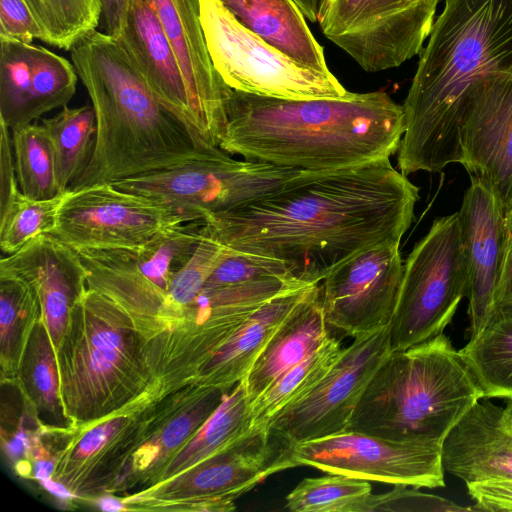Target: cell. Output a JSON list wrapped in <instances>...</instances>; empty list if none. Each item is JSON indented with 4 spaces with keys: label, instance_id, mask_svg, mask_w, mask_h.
<instances>
[{
    "label": "cell",
    "instance_id": "cell-22",
    "mask_svg": "<svg viewBox=\"0 0 512 512\" xmlns=\"http://www.w3.org/2000/svg\"><path fill=\"white\" fill-rule=\"evenodd\" d=\"M177 56L199 136L219 147L226 127L228 86L216 72L201 24L200 0H147Z\"/></svg>",
    "mask_w": 512,
    "mask_h": 512
},
{
    "label": "cell",
    "instance_id": "cell-33",
    "mask_svg": "<svg viewBox=\"0 0 512 512\" xmlns=\"http://www.w3.org/2000/svg\"><path fill=\"white\" fill-rule=\"evenodd\" d=\"M41 318L34 289L21 278L0 270L1 379L17 377L26 346Z\"/></svg>",
    "mask_w": 512,
    "mask_h": 512
},
{
    "label": "cell",
    "instance_id": "cell-13",
    "mask_svg": "<svg viewBox=\"0 0 512 512\" xmlns=\"http://www.w3.org/2000/svg\"><path fill=\"white\" fill-rule=\"evenodd\" d=\"M439 0H319L322 33L367 72L419 54Z\"/></svg>",
    "mask_w": 512,
    "mask_h": 512
},
{
    "label": "cell",
    "instance_id": "cell-42",
    "mask_svg": "<svg viewBox=\"0 0 512 512\" xmlns=\"http://www.w3.org/2000/svg\"><path fill=\"white\" fill-rule=\"evenodd\" d=\"M0 36L32 43L43 32L26 0H0Z\"/></svg>",
    "mask_w": 512,
    "mask_h": 512
},
{
    "label": "cell",
    "instance_id": "cell-25",
    "mask_svg": "<svg viewBox=\"0 0 512 512\" xmlns=\"http://www.w3.org/2000/svg\"><path fill=\"white\" fill-rule=\"evenodd\" d=\"M441 456L444 470L465 484L512 479V431L504 408L489 398L477 401L444 439Z\"/></svg>",
    "mask_w": 512,
    "mask_h": 512
},
{
    "label": "cell",
    "instance_id": "cell-34",
    "mask_svg": "<svg viewBox=\"0 0 512 512\" xmlns=\"http://www.w3.org/2000/svg\"><path fill=\"white\" fill-rule=\"evenodd\" d=\"M41 121L53 147L60 187L67 192L85 172L93 154L94 108L92 105L65 106L55 116Z\"/></svg>",
    "mask_w": 512,
    "mask_h": 512
},
{
    "label": "cell",
    "instance_id": "cell-24",
    "mask_svg": "<svg viewBox=\"0 0 512 512\" xmlns=\"http://www.w3.org/2000/svg\"><path fill=\"white\" fill-rule=\"evenodd\" d=\"M0 270L21 278L34 289L57 352L72 309L87 290V273L77 251L44 233L2 258Z\"/></svg>",
    "mask_w": 512,
    "mask_h": 512
},
{
    "label": "cell",
    "instance_id": "cell-46",
    "mask_svg": "<svg viewBox=\"0 0 512 512\" xmlns=\"http://www.w3.org/2000/svg\"><path fill=\"white\" fill-rule=\"evenodd\" d=\"M105 33L117 38L125 24L129 0H101Z\"/></svg>",
    "mask_w": 512,
    "mask_h": 512
},
{
    "label": "cell",
    "instance_id": "cell-23",
    "mask_svg": "<svg viewBox=\"0 0 512 512\" xmlns=\"http://www.w3.org/2000/svg\"><path fill=\"white\" fill-rule=\"evenodd\" d=\"M458 212L468 271L470 335L477 334L495 310L505 248L506 210L492 190L470 176Z\"/></svg>",
    "mask_w": 512,
    "mask_h": 512
},
{
    "label": "cell",
    "instance_id": "cell-1",
    "mask_svg": "<svg viewBox=\"0 0 512 512\" xmlns=\"http://www.w3.org/2000/svg\"><path fill=\"white\" fill-rule=\"evenodd\" d=\"M418 200L419 188L385 158L305 170L279 190L204 222L228 249L273 261L313 285L366 248L400 243Z\"/></svg>",
    "mask_w": 512,
    "mask_h": 512
},
{
    "label": "cell",
    "instance_id": "cell-43",
    "mask_svg": "<svg viewBox=\"0 0 512 512\" xmlns=\"http://www.w3.org/2000/svg\"><path fill=\"white\" fill-rule=\"evenodd\" d=\"M477 511H512V479H494L466 484Z\"/></svg>",
    "mask_w": 512,
    "mask_h": 512
},
{
    "label": "cell",
    "instance_id": "cell-8",
    "mask_svg": "<svg viewBox=\"0 0 512 512\" xmlns=\"http://www.w3.org/2000/svg\"><path fill=\"white\" fill-rule=\"evenodd\" d=\"M203 224L185 222L139 246L76 250L87 288L122 308L146 342L156 338L165 331L163 313L172 280L195 251Z\"/></svg>",
    "mask_w": 512,
    "mask_h": 512
},
{
    "label": "cell",
    "instance_id": "cell-26",
    "mask_svg": "<svg viewBox=\"0 0 512 512\" xmlns=\"http://www.w3.org/2000/svg\"><path fill=\"white\" fill-rule=\"evenodd\" d=\"M117 39L158 101L199 136L177 56L147 0H129L125 24Z\"/></svg>",
    "mask_w": 512,
    "mask_h": 512
},
{
    "label": "cell",
    "instance_id": "cell-28",
    "mask_svg": "<svg viewBox=\"0 0 512 512\" xmlns=\"http://www.w3.org/2000/svg\"><path fill=\"white\" fill-rule=\"evenodd\" d=\"M329 337L318 284L277 329L242 379L250 404Z\"/></svg>",
    "mask_w": 512,
    "mask_h": 512
},
{
    "label": "cell",
    "instance_id": "cell-39",
    "mask_svg": "<svg viewBox=\"0 0 512 512\" xmlns=\"http://www.w3.org/2000/svg\"><path fill=\"white\" fill-rule=\"evenodd\" d=\"M225 250V246L209 232L204 222L195 251L176 272L169 288L163 313V333L171 330L195 302Z\"/></svg>",
    "mask_w": 512,
    "mask_h": 512
},
{
    "label": "cell",
    "instance_id": "cell-31",
    "mask_svg": "<svg viewBox=\"0 0 512 512\" xmlns=\"http://www.w3.org/2000/svg\"><path fill=\"white\" fill-rule=\"evenodd\" d=\"M251 429V404L240 381L226 393L218 408L175 455L163 471L159 482L172 478L227 449Z\"/></svg>",
    "mask_w": 512,
    "mask_h": 512
},
{
    "label": "cell",
    "instance_id": "cell-32",
    "mask_svg": "<svg viewBox=\"0 0 512 512\" xmlns=\"http://www.w3.org/2000/svg\"><path fill=\"white\" fill-rule=\"evenodd\" d=\"M16 378L43 424L71 427L60 395L56 351L42 318L34 327Z\"/></svg>",
    "mask_w": 512,
    "mask_h": 512
},
{
    "label": "cell",
    "instance_id": "cell-3",
    "mask_svg": "<svg viewBox=\"0 0 512 512\" xmlns=\"http://www.w3.org/2000/svg\"><path fill=\"white\" fill-rule=\"evenodd\" d=\"M512 66V0H445L402 105L399 171L438 172L462 162L464 95L484 73Z\"/></svg>",
    "mask_w": 512,
    "mask_h": 512
},
{
    "label": "cell",
    "instance_id": "cell-17",
    "mask_svg": "<svg viewBox=\"0 0 512 512\" xmlns=\"http://www.w3.org/2000/svg\"><path fill=\"white\" fill-rule=\"evenodd\" d=\"M399 242L366 248L320 283L325 321L356 338L389 327L398 302L404 264Z\"/></svg>",
    "mask_w": 512,
    "mask_h": 512
},
{
    "label": "cell",
    "instance_id": "cell-41",
    "mask_svg": "<svg viewBox=\"0 0 512 512\" xmlns=\"http://www.w3.org/2000/svg\"><path fill=\"white\" fill-rule=\"evenodd\" d=\"M375 511H416V512H458L477 511L473 506H460L440 496L420 492L417 487L408 489L406 485H395L386 493L370 495L363 512Z\"/></svg>",
    "mask_w": 512,
    "mask_h": 512
},
{
    "label": "cell",
    "instance_id": "cell-7",
    "mask_svg": "<svg viewBox=\"0 0 512 512\" xmlns=\"http://www.w3.org/2000/svg\"><path fill=\"white\" fill-rule=\"evenodd\" d=\"M305 286L271 261L240 253L225 258L180 321L145 343L155 400L189 385L199 367L260 306Z\"/></svg>",
    "mask_w": 512,
    "mask_h": 512
},
{
    "label": "cell",
    "instance_id": "cell-30",
    "mask_svg": "<svg viewBox=\"0 0 512 512\" xmlns=\"http://www.w3.org/2000/svg\"><path fill=\"white\" fill-rule=\"evenodd\" d=\"M459 353L483 398L512 397V307L495 309Z\"/></svg>",
    "mask_w": 512,
    "mask_h": 512
},
{
    "label": "cell",
    "instance_id": "cell-36",
    "mask_svg": "<svg viewBox=\"0 0 512 512\" xmlns=\"http://www.w3.org/2000/svg\"><path fill=\"white\" fill-rule=\"evenodd\" d=\"M11 130L20 191L36 200L51 199L66 193L58 181L53 147L44 126L30 123Z\"/></svg>",
    "mask_w": 512,
    "mask_h": 512
},
{
    "label": "cell",
    "instance_id": "cell-45",
    "mask_svg": "<svg viewBox=\"0 0 512 512\" xmlns=\"http://www.w3.org/2000/svg\"><path fill=\"white\" fill-rule=\"evenodd\" d=\"M512 305V206L505 212V248L495 309ZM495 311V310H494Z\"/></svg>",
    "mask_w": 512,
    "mask_h": 512
},
{
    "label": "cell",
    "instance_id": "cell-40",
    "mask_svg": "<svg viewBox=\"0 0 512 512\" xmlns=\"http://www.w3.org/2000/svg\"><path fill=\"white\" fill-rule=\"evenodd\" d=\"M66 193L51 199L36 200L17 189L7 205L0 210L2 252L13 254L35 237L50 233Z\"/></svg>",
    "mask_w": 512,
    "mask_h": 512
},
{
    "label": "cell",
    "instance_id": "cell-38",
    "mask_svg": "<svg viewBox=\"0 0 512 512\" xmlns=\"http://www.w3.org/2000/svg\"><path fill=\"white\" fill-rule=\"evenodd\" d=\"M372 487L366 480L342 474L304 478L287 496L294 512H363Z\"/></svg>",
    "mask_w": 512,
    "mask_h": 512
},
{
    "label": "cell",
    "instance_id": "cell-15",
    "mask_svg": "<svg viewBox=\"0 0 512 512\" xmlns=\"http://www.w3.org/2000/svg\"><path fill=\"white\" fill-rule=\"evenodd\" d=\"M390 353L388 327L354 338L308 394L275 415L269 432L291 450L299 443L347 431L365 388Z\"/></svg>",
    "mask_w": 512,
    "mask_h": 512
},
{
    "label": "cell",
    "instance_id": "cell-44",
    "mask_svg": "<svg viewBox=\"0 0 512 512\" xmlns=\"http://www.w3.org/2000/svg\"><path fill=\"white\" fill-rule=\"evenodd\" d=\"M9 127L0 120V210H2L13 193L19 189L16 177L12 141L8 132Z\"/></svg>",
    "mask_w": 512,
    "mask_h": 512
},
{
    "label": "cell",
    "instance_id": "cell-27",
    "mask_svg": "<svg viewBox=\"0 0 512 512\" xmlns=\"http://www.w3.org/2000/svg\"><path fill=\"white\" fill-rule=\"evenodd\" d=\"M316 285L291 290L260 306L199 367L189 384L232 389L242 381L273 334Z\"/></svg>",
    "mask_w": 512,
    "mask_h": 512
},
{
    "label": "cell",
    "instance_id": "cell-5",
    "mask_svg": "<svg viewBox=\"0 0 512 512\" xmlns=\"http://www.w3.org/2000/svg\"><path fill=\"white\" fill-rule=\"evenodd\" d=\"M482 398L459 350L441 333L388 355L365 388L347 431L442 447L450 430Z\"/></svg>",
    "mask_w": 512,
    "mask_h": 512
},
{
    "label": "cell",
    "instance_id": "cell-2",
    "mask_svg": "<svg viewBox=\"0 0 512 512\" xmlns=\"http://www.w3.org/2000/svg\"><path fill=\"white\" fill-rule=\"evenodd\" d=\"M226 113L224 152L306 171L390 158L405 130L402 105L383 91L295 100L228 87Z\"/></svg>",
    "mask_w": 512,
    "mask_h": 512
},
{
    "label": "cell",
    "instance_id": "cell-18",
    "mask_svg": "<svg viewBox=\"0 0 512 512\" xmlns=\"http://www.w3.org/2000/svg\"><path fill=\"white\" fill-rule=\"evenodd\" d=\"M461 165L512 206V66L490 70L467 89L460 109Z\"/></svg>",
    "mask_w": 512,
    "mask_h": 512
},
{
    "label": "cell",
    "instance_id": "cell-19",
    "mask_svg": "<svg viewBox=\"0 0 512 512\" xmlns=\"http://www.w3.org/2000/svg\"><path fill=\"white\" fill-rule=\"evenodd\" d=\"M230 390L189 384L150 405L141 439L106 495L126 494L136 488L138 491L157 484L168 464Z\"/></svg>",
    "mask_w": 512,
    "mask_h": 512
},
{
    "label": "cell",
    "instance_id": "cell-20",
    "mask_svg": "<svg viewBox=\"0 0 512 512\" xmlns=\"http://www.w3.org/2000/svg\"><path fill=\"white\" fill-rule=\"evenodd\" d=\"M153 403L143 399L74 429L49 480L76 498L106 495L138 445L147 408Z\"/></svg>",
    "mask_w": 512,
    "mask_h": 512
},
{
    "label": "cell",
    "instance_id": "cell-16",
    "mask_svg": "<svg viewBox=\"0 0 512 512\" xmlns=\"http://www.w3.org/2000/svg\"><path fill=\"white\" fill-rule=\"evenodd\" d=\"M441 446L344 431L291 448L294 466L392 485L444 487Z\"/></svg>",
    "mask_w": 512,
    "mask_h": 512
},
{
    "label": "cell",
    "instance_id": "cell-35",
    "mask_svg": "<svg viewBox=\"0 0 512 512\" xmlns=\"http://www.w3.org/2000/svg\"><path fill=\"white\" fill-rule=\"evenodd\" d=\"M343 348L330 336L315 352L280 376L252 405V428H268L284 408L308 394L331 370Z\"/></svg>",
    "mask_w": 512,
    "mask_h": 512
},
{
    "label": "cell",
    "instance_id": "cell-10",
    "mask_svg": "<svg viewBox=\"0 0 512 512\" xmlns=\"http://www.w3.org/2000/svg\"><path fill=\"white\" fill-rule=\"evenodd\" d=\"M468 271L458 212L437 218L404 263L393 319L391 352L441 333L467 294Z\"/></svg>",
    "mask_w": 512,
    "mask_h": 512
},
{
    "label": "cell",
    "instance_id": "cell-47",
    "mask_svg": "<svg viewBox=\"0 0 512 512\" xmlns=\"http://www.w3.org/2000/svg\"><path fill=\"white\" fill-rule=\"evenodd\" d=\"M504 419L508 428L512 431V397L505 398Z\"/></svg>",
    "mask_w": 512,
    "mask_h": 512
},
{
    "label": "cell",
    "instance_id": "cell-14",
    "mask_svg": "<svg viewBox=\"0 0 512 512\" xmlns=\"http://www.w3.org/2000/svg\"><path fill=\"white\" fill-rule=\"evenodd\" d=\"M188 221L196 220L164 203L103 183L67 191L49 234L74 250L134 247Z\"/></svg>",
    "mask_w": 512,
    "mask_h": 512
},
{
    "label": "cell",
    "instance_id": "cell-21",
    "mask_svg": "<svg viewBox=\"0 0 512 512\" xmlns=\"http://www.w3.org/2000/svg\"><path fill=\"white\" fill-rule=\"evenodd\" d=\"M77 79L74 65L65 57L0 36V120L9 128L67 106Z\"/></svg>",
    "mask_w": 512,
    "mask_h": 512
},
{
    "label": "cell",
    "instance_id": "cell-11",
    "mask_svg": "<svg viewBox=\"0 0 512 512\" xmlns=\"http://www.w3.org/2000/svg\"><path fill=\"white\" fill-rule=\"evenodd\" d=\"M305 170L236 160L220 148L153 174L112 183L174 207L193 220L231 212L263 198Z\"/></svg>",
    "mask_w": 512,
    "mask_h": 512
},
{
    "label": "cell",
    "instance_id": "cell-12",
    "mask_svg": "<svg viewBox=\"0 0 512 512\" xmlns=\"http://www.w3.org/2000/svg\"><path fill=\"white\" fill-rule=\"evenodd\" d=\"M212 64L233 90L280 99L345 98L331 73L302 66L241 25L219 0H200Z\"/></svg>",
    "mask_w": 512,
    "mask_h": 512
},
{
    "label": "cell",
    "instance_id": "cell-6",
    "mask_svg": "<svg viewBox=\"0 0 512 512\" xmlns=\"http://www.w3.org/2000/svg\"><path fill=\"white\" fill-rule=\"evenodd\" d=\"M145 339L107 296L87 288L74 305L56 352L60 395L72 428L99 421L143 399L156 381Z\"/></svg>",
    "mask_w": 512,
    "mask_h": 512
},
{
    "label": "cell",
    "instance_id": "cell-29",
    "mask_svg": "<svg viewBox=\"0 0 512 512\" xmlns=\"http://www.w3.org/2000/svg\"><path fill=\"white\" fill-rule=\"evenodd\" d=\"M250 32L298 64L327 73L323 47L294 0H219Z\"/></svg>",
    "mask_w": 512,
    "mask_h": 512
},
{
    "label": "cell",
    "instance_id": "cell-48",
    "mask_svg": "<svg viewBox=\"0 0 512 512\" xmlns=\"http://www.w3.org/2000/svg\"><path fill=\"white\" fill-rule=\"evenodd\" d=\"M511 307H512V305H511Z\"/></svg>",
    "mask_w": 512,
    "mask_h": 512
},
{
    "label": "cell",
    "instance_id": "cell-9",
    "mask_svg": "<svg viewBox=\"0 0 512 512\" xmlns=\"http://www.w3.org/2000/svg\"><path fill=\"white\" fill-rule=\"evenodd\" d=\"M291 467L290 450L268 428H252L220 453L119 501L125 511L230 512L242 494Z\"/></svg>",
    "mask_w": 512,
    "mask_h": 512
},
{
    "label": "cell",
    "instance_id": "cell-37",
    "mask_svg": "<svg viewBox=\"0 0 512 512\" xmlns=\"http://www.w3.org/2000/svg\"><path fill=\"white\" fill-rule=\"evenodd\" d=\"M42 32L43 42L71 50L96 30L102 16L101 0H26Z\"/></svg>",
    "mask_w": 512,
    "mask_h": 512
},
{
    "label": "cell",
    "instance_id": "cell-4",
    "mask_svg": "<svg viewBox=\"0 0 512 512\" xmlns=\"http://www.w3.org/2000/svg\"><path fill=\"white\" fill-rule=\"evenodd\" d=\"M70 52L96 118L91 160L70 190L153 174L219 148L158 101L117 38L95 30Z\"/></svg>",
    "mask_w": 512,
    "mask_h": 512
}]
</instances>
